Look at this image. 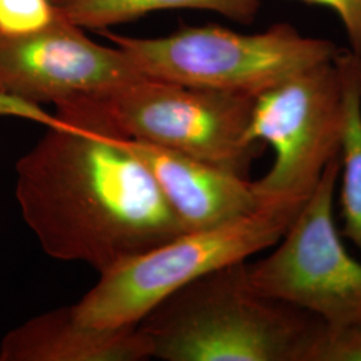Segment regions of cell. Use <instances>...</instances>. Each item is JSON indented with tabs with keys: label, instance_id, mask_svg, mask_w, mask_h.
<instances>
[{
	"label": "cell",
	"instance_id": "e0dca14e",
	"mask_svg": "<svg viewBox=\"0 0 361 361\" xmlns=\"http://www.w3.org/2000/svg\"><path fill=\"white\" fill-rule=\"evenodd\" d=\"M361 78V77H360Z\"/></svg>",
	"mask_w": 361,
	"mask_h": 361
},
{
	"label": "cell",
	"instance_id": "52a82bcc",
	"mask_svg": "<svg viewBox=\"0 0 361 361\" xmlns=\"http://www.w3.org/2000/svg\"><path fill=\"white\" fill-rule=\"evenodd\" d=\"M340 155L323 177L276 249L256 262H246L250 285L323 320L328 328L361 323V259L352 257L337 231L334 202Z\"/></svg>",
	"mask_w": 361,
	"mask_h": 361
},
{
	"label": "cell",
	"instance_id": "8fae6325",
	"mask_svg": "<svg viewBox=\"0 0 361 361\" xmlns=\"http://www.w3.org/2000/svg\"><path fill=\"white\" fill-rule=\"evenodd\" d=\"M335 63L345 107L338 174L341 234L359 249L361 256V58L352 51L338 52Z\"/></svg>",
	"mask_w": 361,
	"mask_h": 361
},
{
	"label": "cell",
	"instance_id": "2e32d148",
	"mask_svg": "<svg viewBox=\"0 0 361 361\" xmlns=\"http://www.w3.org/2000/svg\"><path fill=\"white\" fill-rule=\"evenodd\" d=\"M31 104L18 98H13L8 94L0 91V118L1 116H16L27 119L31 116Z\"/></svg>",
	"mask_w": 361,
	"mask_h": 361
},
{
	"label": "cell",
	"instance_id": "3957f363",
	"mask_svg": "<svg viewBox=\"0 0 361 361\" xmlns=\"http://www.w3.org/2000/svg\"><path fill=\"white\" fill-rule=\"evenodd\" d=\"M253 97L143 77L71 104L118 135L190 155L249 178L265 145L247 135Z\"/></svg>",
	"mask_w": 361,
	"mask_h": 361
},
{
	"label": "cell",
	"instance_id": "6da1fadb",
	"mask_svg": "<svg viewBox=\"0 0 361 361\" xmlns=\"http://www.w3.org/2000/svg\"><path fill=\"white\" fill-rule=\"evenodd\" d=\"M15 166V197L43 252L99 274L183 234L180 219L119 135L74 109Z\"/></svg>",
	"mask_w": 361,
	"mask_h": 361
},
{
	"label": "cell",
	"instance_id": "8992f818",
	"mask_svg": "<svg viewBox=\"0 0 361 361\" xmlns=\"http://www.w3.org/2000/svg\"><path fill=\"white\" fill-rule=\"evenodd\" d=\"M344 123V91L335 61L258 95L247 135L274 153L267 174L252 180L259 207H301L340 155Z\"/></svg>",
	"mask_w": 361,
	"mask_h": 361
},
{
	"label": "cell",
	"instance_id": "4fadbf2b",
	"mask_svg": "<svg viewBox=\"0 0 361 361\" xmlns=\"http://www.w3.org/2000/svg\"><path fill=\"white\" fill-rule=\"evenodd\" d=\"M59 15L55 0H0V35L35 32L50 26Z\"/></svg>",
	"mask_w": 361,
	"mask_h": 361
},
{
	"label": "cell",
	"instance_id": "5b68a950",
	"mask_svg": "<svg viewBox=\"0 0 361 361\" xmlns=\"http://www.w3.org/2000/svg\"><path fill=\"white\" fill-rule=\"evenodd\" d=\"M106 37L145 77L253 98L338 54L332 42L302 37L285 23L252 35L207 26L165 38Z\"/></svg>",
	"mask_w": 361,
	"mask_h": 361
},
{
	"label": "cell",
	"instance_id": "30bf717a",
	"mask_svg": "<svg viewBox=\"0 0 361 361\" xmlns=\"http://www.w3.org/2000/svg\"><path fill=\"white\" fill-rule=\"evenodd\" d=\"M150 348L138 326L98 328L78 320L73 305L38 314L0 341V361H142Z\"/></svg>",
	"mask_w": 361,
	"mask_h": 361
},
{
	"label": "cell",
	"instance_id": "5bb4252c",
	"mask_svg": "<svg viewBox=\"0 0 361 361\" xmlns=\"http://www.w3.org/2000/svg\"><path fill=\"white\" fill-rule=\"evenodd\" d=\"M310 361H361V323L336 329L325 326Z\"/></svg>",
	"mask_w": 361,
	"mask_h": 361
},
{
	"label": "cell",
	"instance_id": "9c48e42d",
	"mask_svg": "<svg viewBox=\"0 0 361 361\" xmlns=\"http://www.w3.org/2000/svg\"><path fill=\"white\" fill-rule=\"evenodd\" d=\"M119 140L150 171L186 233L216 228L259 209L249 178L153 143L122 135Z\"/></svg>",
	"mask_w": 361,
	"mask_h": 361
},
{
	"label": "cell",
	"instance_id": "277c9868",
	"mask_svg": "<svg viewBox=\"0 0 361 361\" xmlns=\"http://www.w3.org/2000/svg\"><path fill=\"white\" fill-rule=\"evenodd\" d=\"M301 207H262L216 228L188 232L101 273L73 305L98 328L137 326L162 300L210 271L276 245Z\"/></svg>",
	"mask_w": 361,
	"mask_h": 361
},
{
	"label": "cell",
	"instance_id": "7c38bea8",
	"mask_svg": "<svg viewBox=\"0 0 361 361\" xmlns=\"http://www.w3.org/2000/svg\"><path fill=\"white\" fill-rule=\"evenodd\" d=\"M59 13L80 28H106L135 20L146 13L193 8L221 13L241 23L257 15L258 0H55Z\"/></svg>",
	"mask_w": 361,
	"mask_h": 361
},
{
	"label": "cell",
	"instance_id": "9a60e30c",
	"mask_svg": "<svg viewBox=\"0 0 361 361\" xmlns=\"http://www.w3.org/2000/svg\"><path fill=\"white\" fill-rule=\"evenodd\" d=\"M334 10L345 27L352 50L361 58V0H301Z\"/></svg>",
	"mask_w": 361,
	"mask_h": 361
},
{
	"label": "cell",
	"instance_id": "7a4b0ae2",
	"mask_svg": "<svg viewBox=\"0 0 361 361\" xmlns=\"http://www.w3.org/2000/svg\"><path fill=\"white\" fill-rule=\"evenodd\" d=\"M240 261L162 300L137 325L164 361H310L325 323L250 285Z\"/></svg>",
	"mask_w": 361,
	"mask_h": 361
},
{
	"label": "cell",
	"instance_id": "ba28073f",
	"mask_svg": "<svg viewBox=\"0 0 361 361\" xmlns=\"http://www.w3.org/2000/svg\"><path fill=\"white\" fill-rule=\"evenodd\" d=\"M143 77L121 49L94 43L62 15L27 35H0V91L28 104L97 97Z\"/></svg>",
	"mask_w": 361,
	"mask_h": 361
}]
</instances>
